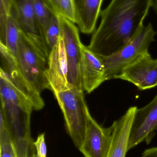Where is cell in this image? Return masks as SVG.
<instances>
[{"label": "cell", "mask_w": 157, "mask_h": 157, "mask_svg": "<svg viewBox=\"0 0 157 157\" xmlns=\"http://www.w3.org/2000/svg\"><path fill=\"white\" fill-rule=\"evenodd\" d=\"M137 108H129L125 113L111 125L112 139L107 157H125L128 151L130 132Z\"/></svg>", "instance_id": "cell-14"}, {"label": "cell", "mask_w": 157, "mask_h": 157, "mask_svg": "<svg viewBox=\"0 0 157 157\" xmlns=\"http://www.w3.org/2000/svg\"><path fill=\"white\" fill-rule=\"evenodd\" d=\"M21 73L29 84L39 93L49 85L45 76L48 59L39 51L21 29L15 58Z\"/></svg>", "instance_id": "cell-5"}, {"label": "cell", "mask_w": 157, "mask_h": 157, "mask_svg": "<svg viewBox=\"0 0 157 157\" xmlns=\"http://www.w3.org/2000/svg\"><path fill=\"white\" fill-rule=\"evenodd\" d=\"M12 9L22 31L39 51L48 59L50 50L41 37L37 25L34 0H10Z\"/></svg>", "instance_id": "cell-8"}, {"label": "cell", "mask_w": 157, "mask_h": 157, "mask_svg": "<svg viewBox=\"0 0 157 157\" xmlns=\"http://www.w3.org/2000/svg\"><path fill=\"white\" fill-rule=\"evenodd\" d=\"M34 147L37 157H47V149L45 139V133L39 135L37 140L34 141Z\"/></svg>", "instance_id": "cell-21"}, {"label": "cell", "mask_w": 157, "mask_h": 157, "mask_svg": "<svg viewBox=\"0 0 157 157\" xmlns=\"http://www.w3.org/2000/svg\"><path fill=\"white\" fill-rule=\"evenodd\" d=\"M0 157H18L7 129L3 113L0 110Z\"/></svg>", "instance_id": "cell-18"}, {"label": "cell", "mask_w": 157, "mask_h": 157, "mask_svg": "<svg viewBox=\"0 0 157 157\" xmlns=\"http://www.w3.org/2000/svg\"><path fill=\"white\" fill-rule=\"evenodd\" d=\"M76 23L84 34L92 33L96 28L103 0H73Z\"/></svg>", "instance_id": "cell-15"}, {"label": "cell", "mask_w": 157, "mask_h": 157, "mask_svg": "<svg viewBox=\"0 0 157 157\" xmlns=\"http://www.w3.org/2000/svg\"><path fill=\"white\" fill-rule=\"evenodd\" d=\"M152 7L154 9L155 13L157 15V0H153Z\"/></svg>", "instance_id": "cell-23"}, {"label": "cell", "mask_w": 157, "mask_h": 157, "mask_svg": "<svg viewBox=\"0 0 157 157\" xmlns=\"http://www.w3.org/2000/svg\"><path fill=\"white\" fill-rule=\"evenodd\" d=\"M112 139V128H104L88 114L83 144L78 148L84 157H107Z\"/></svg>", "instance_id": "cell-9"}, {"label": "cell", "mask_w": 157, "mask_h": 157, "mask_svg": "<svg viewBox=\"0 0 157 157\" xmlns=\"http://www.w3.org/2000/svg\"><path fill=\"white\" fill-rule=\"evenodd\" d=\"M117 79L132 83L140 90L157 86V59H153L149 52L141 56L126 67Z\"/></svg>", "instance_id": "cell-11"}, {"label": "cell", "mask_w": 157, "mask_h": 157, "mask_svg": "<svg viewBox=\"0 0 157 157\" xmlns=\"http://www.w3.org/2000/svg\"><path fill=\"white\" fill-rule=\"evenodd\" d=\"M54 13L76 23V13L73 0H46Z\"/></svg>", "instance_id": "cell-19"}, {"label": "cell", "mask_w": 157, "mask_h": 157, "mask_svg": "<svg viewBox=\"0 0 157 157\" xmlns=\"http://www.w3.org/2000/svg\"><path fill=\"white\" fill-rule=\"evenodd\" d=\"M157 32L149 23L143 26L131 42L118 52L108 57H101L106 71V79H117L123 71L148 52L150 44L155 41Z\"/></svg>", "instance_id": "cell-4"}, {"label": "cell", "mask_w": 157, "mask_h": 157, "mask_svg": "<svg viewBox=\"0 0 157 157\" xmlns=\"http://www.w3.org/2000/svg\"><path fill=\"white\" fill-rule=\"evenodd\" d=\"M80 74L83 90L90 93L107 80L105 67L101 56L88 47L81 45Z\"/></svg>", "instance_id": "cell-13"}, {"label": "cell", "mask_w": 157, "mask_h": 157, "mask_svg": "<svg viewBox=\"0 0 157 157\" xmlns=\"http://www.w3.org/2000/svg\"><path fill=\"white\" fill-rule=\"evenodd\" d=\"M68 64L63 39L61 35L57 44L52 49L48 59L45 76L53 93L72 87L68 81Z\"/></svg>", "instance_id": "cell-10"}, {"label": "cell", "mask_w": 157, "mask_h": 157, "mask_svg": "<svg viewBox=\"0 0 157 157\" xmlns=\"http://www.w3.org/2000/svg\"><path fill=\"white\" fill-rule=\"evenodd\" d=\"M153 0H111L100 12L101 21L88 48L97 55L108 57L119 52L144 25Z\"/></svg>", "instance_id": "cell-1"}, {"label": "cell", "mask_w": 157, "mask_h": 157, "mask_svg": "<svg viewBox=\"0 0 157 157\" xmlns=\"http://www.w3.org/2000/svg\"><path fill=\"white\" fill-rule=\"evenodd\" d=\"M141 157H157V147H152L145 150Z\"/></svg>", "instance_id": "cell-22"}, {"label": "cell", "mask_w": 157, "mask_h": 157, "mask_svg": "<svg viewBox=\"0 0 157 157\" xmlns=\"http://www.w3.org/2000/svg\"><path fill=\"white\" fill-rule=\"evenodd\" d=\"M157 132V95L143 108L136 109L130 132L128 151L142 143L150 144Z\"/></svg>", "instance_id": "cell-7"}, {"label": "cell", "mask_w": 157, "mask_h": 157, "mask_svg": "<svg viewBox=\"0 0 157 157\" xmlns=\"http://www.w3.org/2000/svg\"><path fill=\"white\" fill-rule=\"evenodd\" d=\"M83 90L73 87L54 93L63 113L67 132L78 148L84 139L89 112Z\"/></svg>", "instance_id": "cell-3"}, {"label": "cell", "mask_w": 157, "mask_h": 157, "mask_svg": "<svg viewBox=\"0 0 157 157\" xmlns=\"http://www.w3.org/2000/svg\"><path fill=\"white\" fill-rule=\"evenodd\" d=\"M61 35L63 39L68 64V81L73 87L83 90L80 74L81 46L78 29L74 23L59 16Z\"/></svg>", "instance_id": "cell-6"}, {"label": "cell", "mask_w": 157, "mask_h": 157, "mask_svg": "<svg viewBox=\"0 0 157 157\" xmlns=\"http://www.w3.org/2000/svg\"><path fill=\"white\" fill-rule=\"evenodd\" d=\"M21 31L20 25L12 7L6 21L4 45L15 58L17 53Z\"/></svg>", "instance_id": "cell-16"}, {"label": "cell", "mask_w": 157, "mask_h": 157, "mask_svg": "<svg viewBox=\"0 0 157 157\" xmlns=\"http://www.w3.org/2000/svg\"><path fill=\"white\" fill-rule=\"evenodd\" d=\"M1 109L18 157H29L36 153L30 134L31 101L18 90L1 98Z\"/></svg>", "instance_id": "cell-2"}, {"label": "cell", "mask_w": 157, "mask_h": 157, "mask_svg": "<svg viewBox=\"0 0 157 157\" xmlns=\"http://www.w3.org/2000/svg\"><path fill=\"white\" fill-rule=\"evenodd\" d=\"M29 157H37V155H36V153L35 154H33V155H31V156H30Z\"/></svg>", "instance_id": "cell-24"}, {"label": "cell", "mask_w": 157, "mask_h": 157, "mask_svg": "<svg viewBox=\"0 0 157 157\" xmlns=\"http://www.w3.org/2000/svg\"><path fill=\"white\" fill-rule=\"evenodd\" d=\"M2 68L7 74L14 86L24 94L33 104L34 110H40L44 107V102L41 93L26 79L18 67L15 58L4 45L0 42Z\"/></svg>", "instance_id": "cell-12"}, {"label": "cell", "mask_w": 157, "mask_h": 157, "mask_svg": "<svg viewBox=\"0 0 157 157\" xmlns=\"http://www.w3.org/2000/svg\"><path fill=\"white\" fill-rule=\"evenodd\" d=\"M34 10L39 31L45 41V34L54 13L46 0H34Z\"/></svg>", "instance_id": "cell-17"}, {"label": "cell", "mask_w": 157, "mask_h": 157, "mask_svg": "<svg viewBox=\"0 0 157 157\" xmlns=\"http://www.w3.org/2000/svg\"><path fill=\"white\" fill-rule=\"evenodd\" d=\"M61 34L59 15L56 14H53L45 37L46 44L50 51L59 41Z\"/></svg>", "instance_id": "cell-20"}]
</instances>
